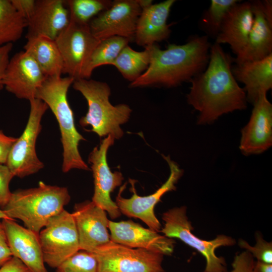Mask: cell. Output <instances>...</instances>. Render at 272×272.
I'll return each instance as SVG.
<instances>
[{
  "label": "cell",
  "instance_id": "1",
  "mask_svg": "<svg viewBox=\"0 0 272 272\" xmlns=\"http://www.w3.org/2000/svg\"><path fill=\"white\" fill-rule=\"evenodd\" d=\"M233 62L234 58L215 43L206 69L189 81L187 100L199 112L198 124L213 123L224 114L247 108L246 93L232 72Z\"/></svg>",
  "mask_w": 272,
  "mask_h": 272
},
{
  "label": "cell",
  "instance_id": "2",
  "mask_svg": "<svg viewBox=\"0 0 272 272\" xmlns=\"http://www.w3.org/2000/svg\"><path fill=\"white\" fill-rule=\"evenodd\" d=\"M211 46L207 35L194 36L182 45L169 44L166 49L156 44L148 46L149 65L129 87L170 88L189 82L207 67Z\"/></svg>",
  "mask_w": 272,
  "mask_h": 272
},
{
  "label": "cell",
  "instance_id": "3",
  "mask_svg": "<svg viewBox=\"0 0 272 272\" xmlns=\"http://www.w3.org/2000/svg\"><path fill=\"white\" fill-rule=\"evenodd\" d=\"M74 80L69 76L47 77L36 95V98L43 101L50 109L58 122L62 146L63 173L74 169L90 170L78 148L80 142L86 140L76 127L74 113L67 100V92Z\"/></svg>",
  "mask_w": 272,
  "mask_h": 272
},
{
  "label": "cell",
  "instance_id": "4",
  "mask_svg": "<svg viewBox=\"0 0 272 272\" xmlns=\"http://www.w3.org/2000/svg\"><path fill=\"white\" fill-rule=\"evenodd\" d=\"M70 200L66 187L40 181L37 187L12 192L2 210L9 218L22 221L26 228L39 234L49 220L62 212Z\"/></svg>",
  "mask_w": 272,
  "mask_h": 272
},
{
  "label": "cell",
  "instance_id": "5",
  "mask_svg": "<svg viewBox=\"0 0 272 272\" xmlns=\"http://www.w3.org/2000/svg\"><path fill=\"white\" fill-rule=\"evenodd\" d=\"M73 87L86 100L88 110L79 121L82 127L90 125V130L100 137L111 135L118 140L124 132L120 125L129 119L131 109L127 104L112 105L109 101L111 90L105 82L93 79L74 80Z\"/></svg>",
  "mask_w": 272,
  "mask_h": 272
},
{
  "label": "cell",
  "instance_id": "6",
  "mask_svg": "<svg viewBox=\"0 0 272 272\" xmlns=\"http://www.w3.org/2000/svg\"><path fill=\"white\" fill-rule=\"evenodd\" d=\"M186 211V207L183 206L169 209L164 213L162 215L164 226L160 232L167 237L181 240L202 254L206 261L205 271L226 270L224 259L217 256L215 250L221 246L234 245L236 243L235 239L225 235H219L210 241L199 238L191 232L193 228L188 220Z\"/></svg>",
  "mask_w": 272,
  "mask_h": 272
},
{
  "label": "cell",
  "instance_id": "7",
  "mask_svg": "<svg viewBox=\"0 0 272 272\" xmlns=\"http://www.w3.org/2000/svg\"><path fill=\"white\" fill-rule=\"evenodd\" d=\"M29 101L30 108L27 124L12 147L6 164L14 177L19 178L35 174L44 166L37 157L36 143L42 129V117L48 107L36 98Z\"/></svg>",
  "mask_w": 272,
  "mask_h": 272
},
{
  "label": "cell",
  "instance_id": "8",
  "mask_svg": "<svg viewBox=\"0 0 272 272\" xmlns=\"http://www.w3.org/2000/svg\"><path fill=\"white\" fill-rule=\"evenodd\" d=\"M98 272H165L164 255L142 248H134L110 241L93 253Z\"/></svg>",
  "mask_w": 272,
  "mask_h": 272
},
{
  "label": "cell",
  "instance_id": "9",
  "mask_svg": "<svg viewBox=\"0 0 272 272\" xmlns=\"http://www.w3.org/2000/svg\"><path fill=\"white\" fill-rule=\"evenodd\" d=\"M55 40L63 59V74L75 80L86 79L91 55L100 41L92 34L89 24H81L70 19Z\"/></svg>",
  "mask_w": 272,
  "mask_h": 272
},
{
  "label": "cell",
  "instance_id": "10",
  "mask_svg": "<svg viewBox=\"0 0 272 272\" xmlns=\"http://www.w3.org/2000/svg\"><path fill=\"white\" fill-rule=\"evenodd\" d=\"M38 237L44 262L52 268L80 250L73 215L64 209L49 220Z\"/></svg>",
  "mask_w": 272,
  "mask_h": 272
},
{
  "label": "cell",
  "instance_id": "11",
  "mask_svg": "<svg viewBox=\"0 0 272 272\" xmlns=\"http://www.w3.org/2000/svg\"><path fill=\"white\" fill-rule=\"evenodd\" d=\"M163 157L169 166L170 174L166 182L159 189L150 195L140 196L135 188V180L129 179L130 191L133 193L132 195L129 198L121 196L122 192L125 188V184L120 187L115 201L121 213L128 217L140 219L150 229L157 232H160L162 227L155 215V207L161 200L164 194L176 189L175 184L183 172L178 165L171 160L169 156L163 155Z\"/></svg>",
  "mask_w": 272,
  "mask_h": 272
},
{
  "label": "cell",
  "instance_id": "12",
  "mask_svg": "<svg viewBox=\"0 0 272 272\" xmlns=\"http://www.w3.org/2000/svg\"><path fill=\"white\" fill-rule=\"evenodd\" d=\"M142 11L139 0H115L108 9L92 19L89 27L100 41L120 36L132 41Z\"/></svg>",
  "mask_w": 272,
  "mask_h": 272
},
{
  "label": "cell",
  "instance_id": "13",
  "mask_svg": "<svg viewBox=\"0 0 272 272\" xmlns=\"http://www.w3.org/2000/svg\"><path fill=\"white\" fill-rule=\"evenodd\" d=\"M114 138L108 135L95 147L89 155L94 184L92 201L108 213L112 219L118 218L121 213L115 202L110 197V193L122 184L123 177L121 172H112L107 162L108 149L113 145Z\"/></svg>",
  "mask_w": 272,
  "mask_h": 272
},
{
  "label": "cell",
  "instance_id": "14",
  "mask_svg": "<svg viewBox=\"0 0 272 272\" xmlns=\"http://www.w3.org/2000/svg\"><path fill=\"white\" fill-rule=\"evenodd\" d=\"M46 78L33 57L23 50L10 58L3 83L6 90L17 98L29 101L36 98Z\"/></svg>",
  "mask_w": 272,
  "mask_h": 272
},
{
  "label": "cell",
  "instance_id": "15",
  "mask_svg": "<svg viewBox=\"0 0 272 272\" xmlns=\"http://www.w3.org/2000/svg\"><path fill=\"white\" fill-rule=\"evenodd\" d=\"M72 214L77 230L80 250L93 253L111 241L106 212L92 201L76 203Z\"/></svg>",
  "mask_w": 272,
  "mask_h": 272
},
{
  "label": "cell",
  "instance_id": "16",
  "mask_svg": "<svg viewBox=\"0 0 272 272\" xmlns=\"http://www.w3.org/2000/svg\"><path fill=\"white\" fill-rule=\"evenodd\" d=\"M249 120L241 130L239 145L245 155L261 154L272 145V105L266 93L253 103Z\"/></svg>",
  "mask_w": 272,
  "mask_h": 272
},
{
  "label": "cell",
  "instance_id": "17",
  "mask_svg": "<svg viewBox=\"0 0 272 272\" xmlns=\"http://www.w3.org/2000/svg\"><path fill=\"white\" fill-rule=\"evenodd\" d=\"M108 229L111 241L127 247L142 248L171 255L175 242L172 238L159 234L150 228L147 229L131 220L113 222L109 220Z\"/></svg>",
  "mask_w": 272,
  "mask_h": 272
},
{
  "label": "cell",
  "instance_id": "18",
  "mask_svg": "<svg viewBox=\"0 0 272 272\" xmlns=\"http://www.w3.org/2000/svg\"><path fill=\"white\" fill-rule=\"evenodd\" d=\"M2 222L12 256L20 260L31 272H48L38 234L15 220L4 219Z\"/></svg>",
  "mask_w": 272,
  "mask_h": 272
},
{
  "label": "cell",
  "instance_id": "19",
  "mask_svg": "<svg viewBox=\"0 0 272 272\" xmlns=\"http://www.w3.org/2000/svg\"><path fill=\"white\" fill-rule=\"evenodd\" d=\"M65 1H36L34 12L27 21L26 39L42 36L55 40L70 22Z\"/></svg>",
  "mask_w": 272,
  "mask_h": 272
},
{
  "label": "cell",
  "instance_id": "20",
  "mask_svg": "<svg viewBox=\"0 0 272 272\" xmlns=\"http://www.w3.org/2000/svg\"><path fill=\"white\" fill-rule=\"evenodd\" d=\"M254 21L251 2H238L226 15L216 43L228 44L236 56L245 48Z\"/></svg>",
  "mask_w": 272,
  "mask_h": 272
},
{
  "label": "cell",
  "instance_id": "21",
  "mask_svg": "<svg viewBox=\"0 0 272 272\" xmlns=\"http://www.w3.org/2000/svg\"><path fill=\"white\" fill-rule=\"evenodd\" d=\"M175 2L166 0L142 10L134 34V40L138 45L145 47L169 37L171 30L167 21Z\"/></svg>",
  "mask_w": 272,
  "mask_h": 272
},
{
  "label": "cell",
  "instance_id": "22",
  "mask_svg": "<svg viewBox=\"0 0 272 272\" xmlns=\"http://www.w3.org/2000/svg\"><path fill=\"white\" fill-rule=\"evenodd\" d=\"M232 72L244 85L247 102L253 104L261 94L272 88V54L260 60L235 63Z\"/></svg>",
  "mask_w": 272,
  "mask_h": 272
},
{
  "label": "cell",
  "instance_id": "23",
  "mask_svg": "<svg viewBox=\"0 0 272 272\" xmlns=\"http://www.w3.org/2000/svg\"><path fill=\"white\" fill-rule=\"evenodd\" d=\"M251 3L253 24L245 48L234 58L235 63L260 60L272 54V25L264 15L261 1Z\"/></svg>",
  "mask_w": 272,
  "mask_h": 272
},
{
  "label": "cell",
  "instance_id": "24",
  "mask_svg": "<svg viewBox=\"0 0 272 272\" xmlns=\"http://www.w3.org/2000/svg\"><path fill=\"white\" fill-rule=\"evenodd\" d=\"M24 50L30 54L47 77L61 76L63 62L55 40L37 36L27 39Z\"/></svg>",
  "mask_w": 272,
  "mask_h": 272
},
{
  "label": "cell",
  "instance_id": "25",
  "mask_svg": "<svg viewBox=\"0 0 272 272\" xmlns=\"http://www.w3.org/2000/svg\"><path fill=\"white\" fill-rule=\"evenodd\" d=\"M150 62V52L148 46L137 51L128 45L124 47L115 59L114 65L123 78L132 82L148 69Z\"/></svg>",
  "mask_w": 272,
  "mask_h": 272
},
{
  "label": "cell",
  "instance_id": "26",
  "mask_svg": "<svg viewBox=\"0 0 272 272\" xmlns=\"http://www.w3.org/2000/svg\"><path fill=\"white\" fill-rule=\"evenodd\" d=\"M27 25L11 0H0V47L19 40Z\"/></svg>",
  "mask_w": 272,
  "mask_h": 272
},
{
  "label": "cell",
  "instance_id": "27",
  "mask_svg": "<svg viewBox=\"0 0 272 272\" xmlns=\"http://www.w3.org/2000/svg\"><path fill=\"white\" fill-rule=\"evenodd\" d=\"M130 41L120 36H112L101 40L94 50L86 70V79H90L96 68L112 65L122 49Z\"/></svg>",
  "mask_w": 272,
  "mask_h": 272
},
{
  "label": "cell",
  "instance_id": "28",
  "mask_svg": "<svg viewBox=\"0 0 272 272\" xmlns=\"http://www.w3.org/2000/svg\"><path fill=\"white\" fill-rule=\"evenodd\" d=\"M112 1L109 0H69L65 1L70 19L81 24L88 25L91 20L108 9Z\"/></svg>",
  "mask_w": 272,
  "mask_h": 272
},
{
  "label": "cell",
  "instance_id": "29",
  "mask_svg": "<svg viewBox=\"0 0 272 272\" xmlns=\"http://www.w3.org/2000/svg\"><path fill=\"white\" fill-rule=\"evenodd\" d=\"M55 272H98V262L93 253L80 250L60 264Z\"/></svg>",
  "mask_w": 272,
  "mask_h": 272
},
{
  "label": "cell",
  "instance_id": "30",
  "mask_svg": "<svg viewBox=\"0 0 272 272\" xmlns=\"http://www.w3.org/2000/svg\"><path fill=\"white\" fill-rule=\"evenodd\" d=\"M239 2L237 0H212L202 19L208 31L216 37L226 15Z\"/></svg>",
  "mask_w": 272,
  "mask_h": 272
},
{
  "label": "cell",
  "instance_id": "31",
  "mask_svg": "<svg viewBox=\"0 0 272 272\" xmlns=\"http://www.w3.org/2000/svg\"><path fill=\"white\" fill-rule=\"evenodd\" d=\"M256 244L254 246L240 239L238 244L239 246L251 253L257 261L272 264V243L265 241L259 233L256 234Z\"/></svg>",
  "mask_w": 272,
  "mask_h": 272
},
{
  "label": "cell",
  "instance_id": "32",
  "mask_svg": "<svg viewBox=\"0 0 272 272\" xmlns=\"http://www.w3.org/2000/svg\"><path fill=\"white\" fill-rule=\"evenodd\" d=\"M14 177L6 165L0 164V208L2 210L9 201L12 192L10 183Z\"/></svg>",
  "mask_w": 272,
  "mask_h": 272
},
{
  "label": "cell",
  "instance_id": "33",
  "mask_svg": "<svg viewBox=\"0 0 272 272\" xmlns=\"http://www.w3.org/2000/svg\"><path fill=\"white\" fill-rule=\"evenodd\" d=\"M255 262L250 252L245 250L236 254L232 263L230 272H256Z\"/></svg>",
  "mask_w": 272,
  "mask_h": 272
},
{
  "label": "cell",
  "instance_id": "34",
  "mask_svg": "<svg viewBox=\"0 0 272 272\" xmlns=\"http://www.w3.org/2000/svg\"><path fill=\"white\" fill-rule=\"evenodd\" d=\"M11 3L19 15L27 21L32 16L36 7L35 0H11Z\"/></svg>",
  "mask_w": 272,
  "mask_h": 272
},
{
  "label": "cell",
  "instance_id": "35",
  "mask_svg": "<svg viewBox=\"0 0 272 272\" xmlns=\"http://www.w3.org/2000/svg\"><path fill=\"white\" fill-rule=\"evenodd\" d=\"M17 139L6 135L0 129V164H6L11 150Z\"/></svg>",
  "mask_w": 272,
  "mask_h": 272
},
{
  "label": "cell",
  "instance_id": "36",
  "mask_svg": "<svg viewBox=\"0 0 272 272\" xmlns=\"http://www.w3.org/2000/svg\"><path fill=\"white\" fill-rule=\"evenodd\" d=\"M12 257L5 230L0 221V265H2Z\"/></svg>",
  "mask_w": 272,
  "mask_h": 272
},
{
  "label": "cell",
  "instance_id": "37",
  "mask_svg": "<svg viewBox=\"0 0 272 272\" xmlns=\"http://www.w3.org/2000/svg\"><path fill=\"white\" fill-rule=\"evenodd\" d=\"M12 48L13 43L7 44L0 47V90L4 88L3 78Z\"/></svg>",
  "mask_w": 272,
  "mask_h": 272
},
{
  "label": "cell",
  "instance_id": "38",
  "mask_svg": "<svg viewBox=\"0 0 272 272\" xmlns=\"http://www.w3.org/2000/svg\"><path fill=\"white\" fill-rule=\"evenodd\" d=\"M0 272H31L18 258L12 256L0 267Z\"/></svg>",
  "mask_w": 272,
  "mask_h": 272
},
{
  "label": "cell",
  "instance_id": "39",
  "mask_svg": "<svg viewBox=\"0 0 272 272\" xmlns=\"http://www.w3.org/2000/svg\"><path fill=\"white\" fill-rule=\"evenodd\" d=\"M261 4L265 17L268 23L272 25V1L265 0L261 1Z\"/></svg>",
  "mask_w": 272,
  "mask_h": 272
},
{
  "label": "cell",
  "instance_id": "40",
  "mask_svg": "<svg viewBox=\"0 0 272 272\" xmlns=\"http://www.w3.org/2000/svg\"><path fill=\"white\" fill-rule=\"evenodd\" d=\"M256 272H272V264L257 261L255 263Z\"/></svg>",
  "mask_w": 272,
  "mask_h": 272
},
{
  "label": "cell",
  "instance_id": "41",
  "mask_svg": "<svg viewBox=\"0 0 272 272\" xmlns=\"http://www.w3.org/2000/svg\"><path fill=\"white\" fill-rule=\"evenodd\" d=\"M140 5L142 10L147 8L153 4V1L151 0H139Z\"/></svg>",
  "mask_w": 272,
  "mask_h": 272
},
{
  "label": "cell",
  "instance_id": "42",
  "mask_svg": "<svg viewBox=\"0 0 272 272\" xmlns=\"http://www.w3.org/2000/svg\"><path fill=\"white\" fill-rule=\"evenodd\" d=\"M10 219L5 214L4 211L0 209V219Z\"/></svg>",
  "mask_w": 272,
  "mask_h": 272
},
{
  "label": "cell",
  "instance_id": "43",
  "mask_svg": "<svg viewBox=\"0 0 272 272\" xmlns=\"http://www.w3.org/2000/svg\"><path fill=\"white\" fill-rule=\"evenodd\" d=\"M221 272H227L226 270L225 271H221Z\"/></svg>",
  "mask_w": 272,
  "mask_h": 272
},
{
  "label": "cell",
  "instance_id": "44",
  "mask_svg": "<svg viewBox=\"0 0 272 272\" xmlns=\"http://www.w3.org/2000/svg\"><path fill=\"white\" fill-rule=\"evenodd\" d=\"M2 265H0V267Z\"/></svg>",
  "mask_w": 272,
  "mask_h": 272
},
{
  "label": "cell",
  "instance_id": "45",
  "mask_svg": "<svg viewBox=\"0 0 272 272\" xmlns=\"http://www.w3.org/2000/svg\"><path fill=\"white\" fill-rule=\"evenodd\" d=\"M203 272H206V271H204Z\"/></svg>",
  "mask_w": 272,
  "mask_h": 272
}]
</instances>
